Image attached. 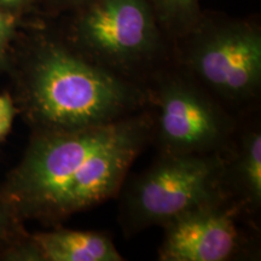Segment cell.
<instances>
[{
	"instance_id": "cell-6",
	"label": "cell",
	"mask_w": 261,
	"mask_h": 261,
	"mask_svg": "<svg viewBox=\"0 0 261 261\" xmlns=\"http://www.w3.org/2000/svg\"><path fill=\"white\" fill-rule=\"evenodd\" d=\"M156 122L163 154L202 155L217 152L232 129L230 117L192 81L165 77L158 87Z\"/></svg>"
},
{
	"instance_id": "cell-13",
	"label": "cell",
	"mask_w": 261,
	"mask_h": 261,
	"mask_svg": "<svg viewBox=\"0 0 261 261\" xmlns=\"http://www.w3.org/2000/svg\"><path fill=\"white\" fill-rule=\"evenodd\" d=\"M16 108L8 94H0V139L5 138L15 121Z\"/></svg>"
},
{
	"instance_id": "cell-10",
	"label": "cell",
	"mask_w": 261,
	"mask_h": 261,
	"mask_svg": "<svg viewBox=\"0 0 261 261\" xmlns=\"http://www.w3.org/2000/svg\"><path fill=\"white\" fill-rule=\"evenodd\" d=\"M156 18L172 28H188L194 24L198 12V0H149Z\"/></svg>"
},
{
	"instance_id": "cell-3",
	"label": "cell",
	"mask_w": 261,
	"mask_h": 261,
	"mask_svg": "<svg viewBox=\"0 0 261 261\" xmlns=\"http://www.w3.org/2000/svg\"><path fill=\"white\" fill-rule=\"evenodd\" d=\"M224 162L217 152L163 154L133 182L126 197L132 227L171 223L181 215L218 204Z\"/></svg>"
},
{
	"instance_id": "cell-8",
	"label": "cell",
	"mask_w": 261,
	"mask_h": 261,
	"mask_svg": "<svg viewBox=\"0 0 261 261\" xmlns=\"http://www.w3.org/2000/svg\"><path fill=\"white\" fill-rule=\"evenodd\" d=\"M15 261H121L107 236L89 231L55 230L16 240L2 253Z\"/></svg>"
},
{
	"instance_id": "cell-12",
	"label": "cell",
	"mask_w": 261,
	"mask_h": 261,
	"mask_svg": "<svg viewBox=\"0 0 261 261\" xmlns=\"http://www.w3.org/2000/svg\"><path fill=\"white\" fill-rule=\"evenodd\" d=\"M14 21L5 10L0 8V70L8 64L9 50L14 38Z\"/></svg>"
},
{
	"instance_id": "cell-5",
	"label": "cell",
	"mask_w": 261,
	"mask_h": 261,
	"mask_svg": "<svg viewBox=\"0 0 261 261\" xmlns=\"http://www.w3.org/2000/svg\"><path fill=\"white\" fill-rule=\"evenodd\" d=\"M75 37L97 60L128 68L155 54L158 18L149 0H91L77 18Z\"/></svg>"
},
{
	"instance_id": "cell-11",
	"label": "cell",
	"mask_w": 261,
	"mask_h": 261,
	"mask_svg": "<svg viewBox=\"0 0 261 261\" xmlns=\"http://www.w3.org/2000/svg\"><path fill=\"white\" fill-rule=\"evenodd\" d=\"M17 220L18 218L10 210L0 194V247L6 248L16 241L14 237L17 231Z\"/></svg>"
},
{
	"instance_id": "cell-9",
	"label": "cell",
	"mask_w": 261,
	"mask_h": 261,
	"mask_svg": "<svg viewBox=\"0 0 261 261\" xmlns=\"http://www.w3.org/2000/svg\"><path fill=\"white\" fill-rule=\"evenodd\" d=\"M234 180L244 200L257 205L261 201V135L259 129L246 133L241 139Z\"/></svg>"
},
{
	"instance_id": "cell-2",
	"label": "cell",
	"mask_w": 261,
	"mask_h": 261,
	"mask_svg": "<svg viewBox=\"0 0 261 261\" xmlns=\"http://www.w3.org/2000/svg\"><path fill=\"white\" fill-rule=\"evenodd\" d=\"M22 102L38 130L104 125L142 106L136 86L56 42L32 52L21 80Z\"/></svg>"
},
{
	"instance_id": "cell-4",
	"label": "cell",
	"mask_w": 261,
	"mask_h": 261,
	"mask_svg": "<svg viewBox=\"0 0 261 261\" xmlns=\"http://www.w3.org/2000/svg\"><path fill=\"white\" fill-rule=\"evenodd\" d=\"M189 69L215 94L231 102L255 96L261 83V35L246 23L204 29L187 54Z\"/></svg>"
},
{
	"instance_id": "cell-7",
	"label": "cell",
	"mask_w": 261,
	"mask_h": 261,
	"mask_svg": "<svg viewBox=\"0 0 261 261\" xmlns=\"http://www.w3.org/2000/svg\"><path fill=\"white\" fill-rule=\"evenodd\" d=\"M160 259L223 261L234 253L238 231L232 215L218 204L192 211L166 224Z\"/></svg>"
},
{
	"instance_id": "cell-14",
	"label": "cell",
	"mask_w": 261,
	"mask_h": 261,
	"mask_svg": "<svg viewBox=\"0 0 261 261\" xmlns=\"http://www.w3.org/2000/svg\"><path fill=\"white\" fill-rule=\"evenodd\" d=\"M25 0H0V8L3 10H14L24 4Z\"/></svg>"
},
{
	"instance_id": "cell-1",
	"label": "cell",
	"mask_w": 261,
	"mask_h": 261,
	"mask_svg": "<svg viewBox=\"0 0 261 261\" xmlns=\"http://www.w3.org/2000/svg\"><path fill=\"white\" fill-rule=\"evenodd\" d=\"M152 132L148 115L38 130L0 194L18 219H64L115 194Z\"/></svg>"
}]
</instances>
